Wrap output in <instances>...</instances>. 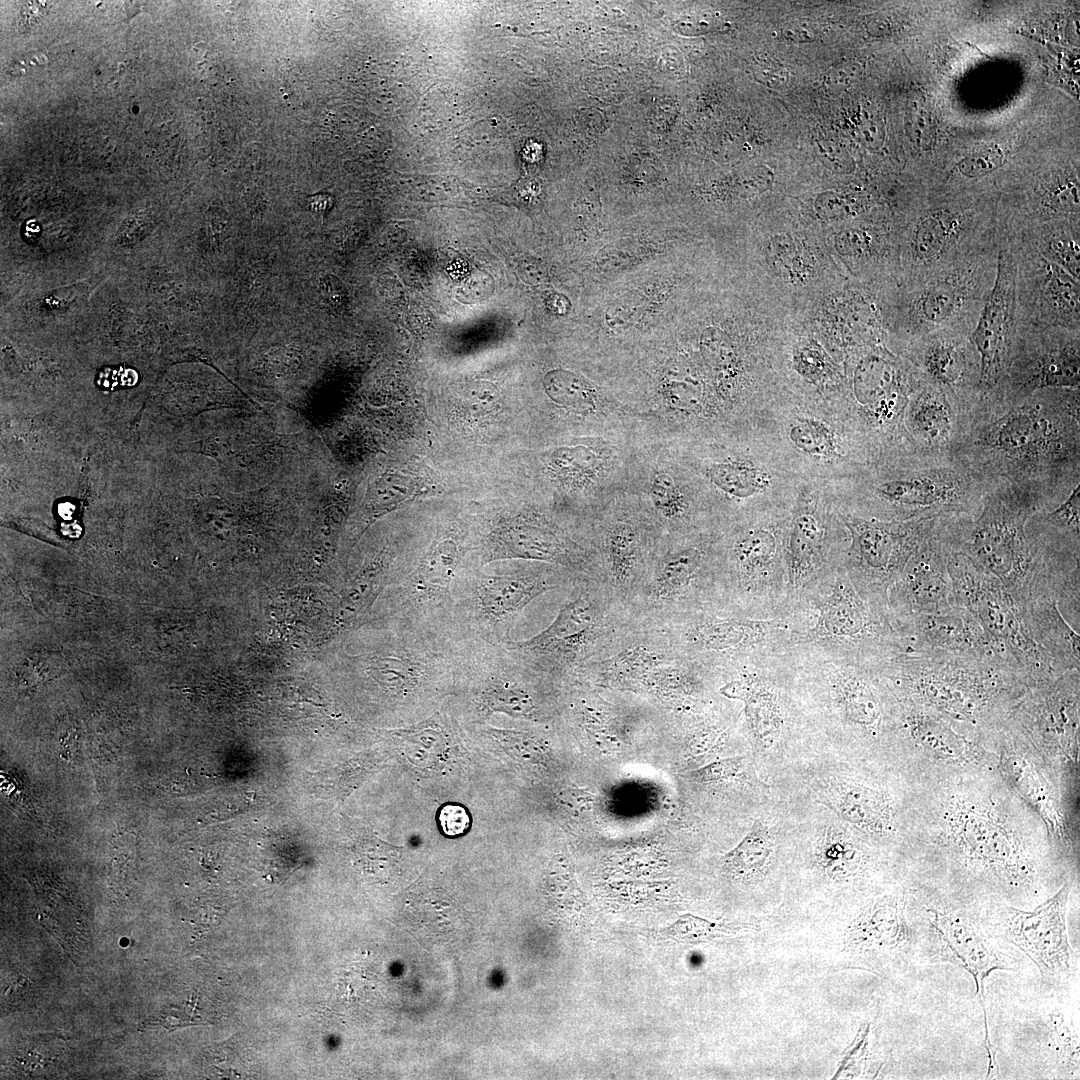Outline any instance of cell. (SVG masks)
Wrapping results in <instances>:
<instances>
[{
  "mask_svg": "<svg viewBox=\"0 0 1080 1080\" xmlns=\"http://www.w3.org/2000/svg\"><path fill=\"white\" fill-rule=\"evenodd\" d=\"M951 454L982 481H1005L1053 509L1080 484V389L976 399Z\"/></svg>",
  "mask_w": 1080,
  "mask_h": 1080,
  "instance_id": "obj_1",
  "label": "cell"
},
{
  "mask_svg": "<svg viewBox=\"0 0 1080 1080\" xmlns=\"http://www.w3.org/2000/svg\"><path fill=\"white\" fill-rule=\"evenodd\" d=\"M1038 496L1005 481L985 490L976 516L951 526L952 551L980 564L1010 592L1021 612L1038 600L1055 601L1079 623L1080 551L1040 530L1030 517L1049 511Z\"/></svg>",
  "mask_w": 1080,
  "mask_h": 1080,
  "instance_id": "obj_2",
  "label": "cell"
},
{
  "mask_svg": "<svg viewBox=\"0 0 1080 1080\" xmlns=\"http://www.w3.org/2000/svg\"><path fill=\"white\" fill-rule=\"evenodd\" d=\"M937 837L949 884L974 897L993 896L1032 909L1048 897V856L1019 836L992 799L954 793L943 806Z\"/></svg>",
  "mask_w": 1080,
  "mask_h": 1080,
  "instance_id": "obj_3",
  "label": "cell"
},
{
  "mask_svg": "<svg viewBox=\"0 0 1080 1080\" xmlns=\"http://www.w3.org/2000/svg\"><path fill=\"white\" fill-rule=\"evenodd\" d=\"M880 666L902 703L937 712L971 737L1000 729L1035 685L1011 657L1000 653L905 651Z\"/></svg>",
  "mask_w": 1080,
  "mask_h": 1080,
  "instance_id": "obj_4",
  "label": "cell"
},
{
  "mask_svg": "<svg viewBox=\"0 0 1080 1080\" xmlns=\"http://www.w3.org/2000/svg\"><path fill=\"white\" fill-rule=\"evenodd\" d=\"M906 911L916 945V965L948 963L968 972L984 1014L985 1045L992 1051L985 981L996 970L1020 972L1024 955L984 927L973 896L951 886L922 884L906 891Z\"/></svg>",
  "mask_w": 1080,
  "mask_h": 1080,
  "instance_id": "obj_5",
  "label": "cell"
},
{
  "mask_svg": "<svg viewBox=\"0 0 1080 1080\" xmlns=\"http://www.w3.org/2000/svg\"><path fill=\"white\" fill-rule=\"evenodd\" d=\"M864 517L906 521L976 516L989 483L954 457L912 458L861 473Z\"/></svg>",
  "mask_w": 1080,
  "mask_h": 1080,
  "instance_id": "obj_6",
  "label": "cell"
},
{
  "mask_svg": "<svg viewBox=\"0 0 1080 1080\" xmlns=\"http://www.w3.org/2000/svg\"><path fill=\"white\" fill-rule=\"evenodd\" d=\"M993 1027L1005 1047L1044 1078L1079 1079L1078 984L1040 983L1008 999Z\"/></svg>",
  "mask_w": 1080,
  "mask_h": 1080,
  "instance_id": "obj_7",
  "label": "cell"
},
{
  "mask_svg": "<svg viewBox=\"0 0 1080 1080\" xmlns=\"http://www.w3.org/2000/svg\"><path fill=\"white\" fill-rule=\"evenodd\" d=\"M547 676L506 643L458 640L452 695L470 723L494 713L538 720L546 715L542 691Z\"/></svg>",
  "mask_w": 1080,
  "mask_h": 1080,
  "instance_id": "obj_8",
  "label": "cell"
},
{
  "mask_svg": "<svg viewBox=\"0 0 1080 1080\" xmlns=\"http://www.w3.org/2000/svg\"><path fill=\"white\" fill-rule=\"evenodd\" d=\"M469 565L455 585L448 631L455 640L490 644L511 641L522 610L541 594L557 589L563 577L555 569H523L489 573Z\"/></svg>",
  "mask_w": 1080,
  "mask_h": 1080,
  "instance_id": "obj_9",
  "label": "cell"
},
{
  "mask_svg": "<svg viewBox=\"0 0 1080 1080\" xmlns=\"http://www.w3.org/2000/svg\"><path fill=\"white\" fill-rule=\"evenodd\" d=\"M997 250L970 255L904 286L900 329L905 344L940 331L972 332L993 286Z\"/></svg>",
  "mask_w": 1080,
  "mask_h": 1080,
  "instance_id": "obj_10",
  "label": "cell"
},
{
  "mask_svg": "<svg viewBox=\"0 0 1080 1080\" xmlns=\"http://www.w3.org/2000/svg\"><path fill=\"white\" fill-rule=\"evenodd\" d=\"M1072 880L1032 909H1022L993 897H974L986 930L1018 949L1040 973L1041 982L1055 987L1079 984V953L1068 937L1067 912Z\"/></svg>",
  "mask_w": 1080,
  "mask_h": 1080,
  "instance_id": "obj_11",
  "label": "cell"
},
{
  "mask_svg": "<svg viewBox=\"0 0 1080 1080\" xmlns=\"http://www.w3.org/2000/svg\"><path fill=\"white\" fill-rule=\"evenodd\" d=\"M948 571L955 604L978 620L1034 684L1059 676L1031 637L1019 606L999 579L959 551L951 550Z\"/></svg>",
  "mask_w": 1080,
  "mask_h": 1080,
  "instance_id": "obj_12",
  "label": "cell"
},
{
  "mask_svg": "<svg viewBox=\"0 0 1080 1080\" xmlns=\"http://www.w3.org/2000/svg\"><path fill=\"white\" fill-rule=\"evenodd\" d=\"M466 532L450 523L437 533L426 552L398 580L393 591V617L415 627L449 635L455 585L469 566L464 563Z\"/></svg>",
  "mask_w": 1080,
  "mask_h": 1080,
  "instance_id": "obj_13",
  "label": "cell"
},
{
  "mask_svg": "<svg viewBox=\"0 0 1080 1080\" xmlns=\"http://www.w3.org/2000/svg\"><path fill=\"white\" fill-rule=\"evenodd\" d=\"M955 517V516H954ZM952 517L886 521L848 515L851 557L860 594L886 608L887 590L910 558Z\"/></svg>",
  "mask_w": 1080,
  "mask_h": 1080,
  "instance_id": "obj_14",
  "label": "cell"
},
{
  "mask_svg": "<svg viewBox=\"0 0 1080 1080\" xmlns=\"http://www.w3.org/2000/svg\"><path fill=\"white\" fill-rule=\"evenodd\" d=\"M998 246V231L981 225L967 208L938 206L924 211L899 244L904 286L978 252Z\"/></svg>",
  "mask_w": 1080,
  "mask_h": 1080,
  "instance_id": "obj_15",
  "label": "cell"
},
{
  "mask_svg": "<svg viewBox=\"0 0 1080 1080\" xmlns=\"http://www.w3.org/2000/svg\"><path fill=\"white\" fill-rule=\"evenodd\" d=\"M1079 684L1080 673L1072 670L1034 685L1000 730L1074 762L1079 749Z\"/></svg>",
  "mask_w": 1080,
  "mask_h": 1080,
  "instance_id": "obj_16",
  "label": "cell"
},
{
  "mask_svg": "<svg viewBox=\"0 0 1080 1080\" xmlns=\"http://www.w3.org/2000/svg\"><path fill=\"white\" fill-rule=\"evenodd\" d=\"M1015 276L1013 247L999 236L993 286L970 333L979 357L977 399L1003 397L1017 332Z\"/></svg>",
  "mask_w": 1080,
  "mask_h": 1080,
  "instance_id": "obj_17",
  "label": "cell"
},
{
  "mask_svg": "<svg viewBox=\"0 0 1080 1080\" xmlns=\"http://www.w3.org/2000/svg\"><path fill=\"white\" fill-rule=\"evenodd\" d=\"M107 269L72 284L23 294L1 306V333L29 342L77 340L94 290Z\"/></svg>",
  "mask_w": 1080,
  "mask_h": 1080,
  "instance_id": "obj_18",
  "label": "cell"
},
{
  "mask_svg": "<svg viewBox=\"0 0 1080 1080\" xmlns=\"http://www.w3.org/2000/svg\"><path fill=\"white\" fill-rule=\"evenodd\" d=\"M1052 388L1080 389V331L1017 326L1003 397Z\"/></svg>",
  "mask_w": 1080,
  "mask_h": 1080,
  "instance_id": "obj_19",
  "label": "cell"
},
{
  "mask_svg": "<svg viewBox=\"0 0 1080 1080\" xmlns=\"http://www.w3.org/2000/svg\"><path fill=\"white\" fill-rule=\"evenodd\" d=\"M1009 239L1016 263V315L1020 327L1080 331V280L1037 252Z\"/></svg>",
  "mask_w": 1080,
  "mask_h": 1080,
  "instance_id": "obj_20",
  "label": "cell"
},
{
  "mask_svg": "<svg viewBox=\"0 0 1080 1080\" xmlns=\"http://www.w3.org/2000/svg\"><path fill=\"white\" fill-rule=\"evenodd\" d=\"M523 559L575 568L580 548L547 518L534 514L501 516L485 531L477 564Z\"/></svg>",
  "mask_w": 1080,
  "mask_h": 1080,
  "instance_id": "obj_21",
  "label": "cell"
},
{
  "mask_svg": "<svg viewBox=\"0 0 1080 1080\" xmlns=\"http://www.w3.org/2000/svg\"><path fill=\"white\" fill-rule=\"evenodd\" d=\"M903 358L963 408L977 399L979 357L970 334L946 330L923 336L904 345Z\"/></svg>",
  "mask_w": 1080,
  "mask_h": 1080,
  "instance_id": "obj_22",
  "label": "cell"
},
{
  "mask_svg": "<svg viewBox=\"0 0 1080 1080\" xmlns=\"http://www.w3.org/2000/svg\"><path fill=\"white\" fill-rule=\"evenodd\" d=\"M952 518L910 558L892 585L891 615L933 613L956 605L948 571L952 549L947 530Z\"/></svg>",
  "mask_w": 1080,
  "mask_h": 1080,
  "instance_id": "obj_23",
  "label": "cell"
},
{
  "mask_svg": "<svg viewBox=\"0 0 1080 1080\" xmlns=\"http://www.w3.org/2000/svg\"><path fill=\"white\" fill-rule=\"evenodd\" d=\"M891 616L906 651L939 649L955 653H1000L1010 657L961 606L933 613Z\"/></svg>",
  "mask_w": 1080,
  "mask_h": 1080,
  "instance_id": "obj_24",
  "label": "cell"
},
{
  "mask_svg": "<svg viewBox=\"0 0 1080 1080\" xmlns=\"http://www.w3.org/2000/svg\"><path fill=\"white\" fill-rule=\"evenodd\" d=\"M594 614L580 596L567 602L554 621L537 635L506 644L549 675L559 673L576 659L592 638Z\"/></svg>",
  "mask_w": 1080,
  "mask_h": 1080,
  "instance_id": "obj_25",
  "label": "cell"
},
{
  "mask_svg": "<svg viewBox=\"0 0 1080 1080\" xmlns=\"http://www.w3.org/2000/svg\"><path fill=\"white\" fill-rule=\"evenodd\" d=\"M963 409L954 396L921 381L910 397L905 415L906 431L920 455L952 456Z\"/></svg>",
  "mask_w": 1080,
  "mask_h": 1080,
  "instance_id": "obj_26",
  "label": "cell"
},
{
  "mask_svg": "<svg viewBox=\"0 0 1080 1080\" xmlns=\"http://www.w3.org/2000/svg\"><path fill=\"white\" fill-rule=\"evenodd\" d=\"M899 720L909 740L940 762L966 765L983 758V749L972 737L937 712L902 703Z\"/></svg>",
  "mask_w": 1080,
  "mask_h": 1080,
  "instance_id": "obj_27",
  "label": "cell"
},
{
  "mask_svg": "<svg viewBox=\"0 0 1080 1080\" xmlns=\"http://www.w3.org/2000/svg\"><path fill=\"white\" fill-rule=\"evenodd\" d=\"M821 803L860 831L876 836L892 833L894 808L882 790L853 779L829 780L819 790Z\"/></svg>",
  "mask_w": 1080,
  "mask_h": 1080,
  "instance_id": "obj_28",
  "label": "cell"
},
{
  "mask_svg": "<svg viewBox=\"0 0 1080 1080\" xmlns=\"http://www.w3.org/2000/svg\"><path fill=\"white\" fill-rule=\"evenodd\" d=\"M1029 633L1059 674L1080 671L1079 633L1053 600H1038L1022 612Z\"/></svg>",
  "mask_w": 1080,
  "mask_h": 1080,
  "instance_id": "obj_29",
  "label": "cell"
},
{
  "mask_svg": "<svg viewBox=\"0 0 1080 1080\" xmlns=\"http://www.w3.org/2000/svg\"><path fill=\"white\" fill-rule=\"evenodd\" d=\"M867 670L853 669L837 684V697L845 719L857 730L876 735L885 717V702Z\"/></svg>",
  "mask_w": 1080,
  "mask_h": 1080,
  "instance_id": "obj_30",
  "label": "cell"
},
{
  "mask_svg": "<svg viewBox=\"0 0 1080 1080\" xmlns=\"http://www.w3.org/2000/svg\"><path fill=\"white\" fill-rule=\"evenodd\" d=\"M1008 237L1017 240L1080 280L1078 220L1066 219L1057 223H1042L1039 227L1024 229Z\"/></svg>",
  "mask_w": 1080,
  "mask_h": 1080,
  "instance_id": "obj_31",
  "label": "cell"
},
{
  "mask_svg": "<svg viewBox=\"0 0 1080 1080\" xmlns=\"http://www.w3.org/2000/svg\"><path fill=\"white\" fill-rule=\"evenodd\" d=\"M1003 767L1015 789L1038 811L1050 831L1057 838H1064L1063 813L1042 773L1033 763L1013 753L1004 755Z\"/></svg>",
  "mask_w": 1080,
  "mask_h": 1080,
  "instance_id": "obj_32",
  "label": "cell"
},
{
  "mask_svg": "<svg viewBox=\"0 0 1080 1080\" xmlns=\"http://www.w3.org/2000/svg\"><path fill=\"white\" fill-rule=\"evenodd\" d=\"M612 452L599 441H583L556 449L551 456L553 468L572 489L592 486L610 468Z\"/></svg>",
  "mask_w": 1080,
  "mask_h": 1080,
  "instance_id": "obj_33",
  "label": "cell"
},
{
  "mask_svg": "<svg viewBox=\"0 0 1080 1080\" xmlns=\"http://www.w3.org/2000/svg\"><path fill=\"white\" fill-rule=\"evenodd\" d=\"M728 698L739 699L745 705L748 723L756 743L764 750L777 742L782 719L775 697L754 682L733 681L721 689Z\"/></svg>",
  "mask_w": 1080,
  "mask_h": 1080,
  "instance_id": "obj_34",
  "label": "cell"
},
{
  "mask_svg": "<svg viewBox=\"0 0 1080 1080\" xmlns=\"http://www.w3.org/2000/svg\"><path fill=\"white\" fill-rule=\"evenodd\" d=\"M825 541V528L818 513L801 508L794 520L789 540L790 576L793 583L807 578L818 566Z\"/></svg>",
  "mask_w": 1080,
  "mask_h": 1080,
  "instance_id": "obj_35",
  "label": "cell"
},
{
  "mask_svg": "<svg viewBox=\"0 0 1080 1080\" xmlns=\"http://www.w3.org/2000/svg\"><path fill=\"white\" fill-rule=\"evenodd\" d=\"M818 856L828 872L841 880L861 879L871 871L869 854L840 828L830 827L822 835Z\"/></svg>",
  "mask_w": 1080,
  "mask_h": 1080,
  "instance_id": "obj_36",
  "label": "cell"
},
{
  "mask_svg": "<svg viewBox=\"0 0 1080 1080\" xmlns=\"http://www.w3.org/2000/svg\"><path fill=\"white\" fill-rule=\"evenodd\" d=\"M547 396L557 405L583 417L599 415L603 405L597 388L581 375L565 369H554L543 378Z\"/></svg>",
  "mask_w": 1080,
  "mask_h": 1080,
  "instance_id": "obj_37",
  "label": "cell"
},
{
  "mask_svg": "<svg viewBox=\"0 0 1080 1080\" xmlns=\"http://www.w3.org/2000/svg\"><path fill=\"white\" fill-rule=\"evenodd\" d=\"M773 836L768 825L756 821L746 836L723 855L724 871L739 879L762 873L773 851Z\"/></svg>",
  "mask_w": 1080,
  "mask_h": 1080,
  "instance_id": "obj_38",
  "label": "cell"
},
{
  "mask_svg": "<svg viewBox=\"0 0 1080 1080\" xmlns=\"http://www.w3.org/2000/svg\"><path fill=\"white\" fill-rule=\"evenodd\" d=\"M707 474L718 490L739 499L762 492L771 482L766 471L745 461L713 462L708 467Z\"/></svg>",
  "mask_w": 1080,
  "mask_h": 1080,
  "instance_id": "obj_39",
  "label": "cell"
},
{
  "mask_svg": "<svg viewBox=\"0 0 1080 1080\" xmlns=\"http://www.w3.org/2000/svg\"><path fill=\"white\" fill-rule=\"evenodd\" d=\"M606 558L615 582L621 586L632 580L640 559V541L627 523L613 526L606 537Z\"/></svg>",
  "mask_w": 1080,
  "mask_h": 1080,
  "instance_id": "obj_40",
  "label": "cell"
},
{
  "mask_svg": "<svg viewBox=\"0 0 1080 1080\" xmlns=\"http://www.w3.org/2000/svg\"><path fill=\"white\" fill-rule=\"evenodd\" d=\"M789 438L802 453L819 459H838L840 443L834 430L813 417L797 418L789 428Z\"/></svg>",
  "mask_w": 1080,
  "mask_h": 1080,
  "instance_id": "obj_41",
  "label": "cell"
},
{
  "mask_svg": "<svg viewBox=\"0 0 1080 1080\" xmlns=\"http://www.w3.org/2000/svg\"><path fill=\"white\" fill-rule=\"evenodd\" d=\"M701 559V552L693 547L668 554L663 559L655 579L654 595L669 598L679 593L690 583Z\"/></svg>",
  "mask_w": 1080,
  "mask_h": 1080,
  "instance_id": "obj_42",
  "label": "cell"
},
{
  "mask_svg": "<svg viewBox=\"0 0 1080 1080\" xmlns=\"http://www.w3.org/2000/svg\"><path fill=\"white\" fill-rule=\"evenodd\" d=\"M776 548L775 537L769 531L758 529L749 532L734 548L740 572L748 578L761 574L774 559Z\"/></svg>",
  "mask_w": 1080,
  "mask_h": 1080,
  "instance_id": "obj_43",
  "label": "cell"
},
{
  "mask_svg": "<svg viewBox=\"0 0 1080 1080\" xmlns=\"http://www.w3.org/2000/svg\"><path fill=\"white\" fill-rule=\"evenodd\" d=\"M648 495L655 511L666 520H678L687 510L680 484L667 471H657L652 475Z\"/></svg>",
  "mask_w": 1080,
  "mask_h": 1080,
  "instance_id": "obj_44",
  "label": "cell"
},
{
  "mask_svg": "<svg viewBox=\"0 0 1080 1080\" xmlns=\"http://www.w3.org/2000/svg\"><path fill=\"white\" fill-rule=\"evenodd\" d=\"M1036 515L1054 530L1080 539V484L1056 507Z\"/></svg>",
  "mask_w": 1080,
  "mask_h": 1080,
  "instance_id": "obj_45",
  "label": "cell"
},
{
  "mask_svg": "<svg viewBox=\"0 0 1080 1080\" xmlns=\"http://www.w3.org/2000/svg\"><path fill=\"white\" fill-rule=\"evenodd\" d=\"M748 768L746 756H735L712 762L687 773L686 777L697 783H722L738 780Z\"/></svg>",
  "mask_w": 1080,
  "mask_h": 1080,
  "instance_id": "obj_46",
  "label": "cell"
},
{
  "mask_svg": "<svg viewBox=\"0 0 1080 1080\" xmlns=\"http://www.w3.org/2000/svg\"><path fill=\"white\" fill-rule=\"evenodd\" d=\"M723 927L691 914L681 916L664 934L681 942L697 943L720 936Z\"/></svg>",
  "mask_w": 1080,
  "mask_h": 1080,
  "instance_id": "obj_47",
  "label": "cell"
},
{
  "mask_svg": "<svg viewBox=\"0 0 1080 1080\" xmlns=\"http://www.w3.org/2000/svg\"><path fill=\"white\" fill-rule=\"evenodd\" d=\"M1003 163L1002 152L996 147H987L963 158L958 164V171L967 180H980L996 172Z\"/></svg>",
  "mask_w": 1080,
  "mask_h": 1080,
  "instance_id": "obj_48",
  "label": "cell"
},
{
  "mask_svg": "<svg viewBox=\"0 0 1080 1080\" xmlns=\"http://www.w3.org/2000/svg\"><path fill=\"white\" fill-rule=\"evenodd\" d=\"M843 251L855 257L877 256L886 244L877 232L866 228H853L842 234Z\"/></svg>",
  "mask_w": 1080,
  "mask_h": 1080,
  "instance_id": "obj_49",
  "label": "cell"
},
{
  "mask_svg": "<svg viewBox=\"0 0 1080 1080\" xmlns=\"http://www.w3.org/2000/svg\"><path fill=\"white\" fill-rule=\"evenodd\" d=\"M908 128L911 138L919 146H929L934 139L935 125L932 113L925 102L915 99L909 111Z\"/></svg>",
  "mask_w": 1080,
  "mask_h": 1080,
  "instance_id": "obj_50",
  "label": "cell"
},
{
  "mask_svg": "<svg viewBox=\"0 0 1080 1080\" xmlns=\"http://www.w3.org/2000/svg\"><path fill=\"white\" fill-rule=\"evenodd\" d=\"M437 819L441 831L449 837L461 836L470 828V815L467 809L459 804L444 805L439 810Z\"/></svg>",
  "mask_w": 1080,
  "mask_h": 1080,
  "instance_id": "obj_51",
  "label": "cell"
},
{
  "mask_svg": "<svg viewBox=\"0 0 1080 1080\" xmlns=\"http://www.w3.org/2000/svg\"><path fill=\"white\" fill-rule=\"evenodd\" d=\"M748 629V626L741 623L718 625L708 632L707 639L714 646H731L746 638Z\"/></svg>",
  "mask_w": 1080,
  "mask_h": 1080,
  "instance_id": "obj_52",
  "label": "cell"
},
{
  "mask_svg": "<svg viewBox=\"0 0 1080 1080\" xmlns=\"http://www.w3.org/2000/svg\"><path fill=\"white\" fill-rule=\"evenodd\" d=\"M47 14V3L43 1L23 2L16 15V24L20 31L36 27Z\"/></svg>",
  "mask_w": 1080,
  "mask_h": 1080,
  "instance_id": "obj_53",
  "label": "cell"
},
{
  "mask_svg": "<svg viewBox=\"0 0 1080 1080\" xmlns=\"http://www.w3.org/2000/svg\"><path fill=\"white\" fill-rule=\"evenodd\" d=\"M816 147L818 148V155L825 165L831 169L844 170L848 168L850 161L847 154L836 141L832 139L818 140Z\"/></svg>",
  "mask_w": 1080,
  "mask_h": 1080,
  "instance_id": "obj_54",
  "label": "cell"
},
{
  "mask_svg": "<svg viewBox=\"0 0 1080 1080\" xmlns=\"http://www.w3.org/2000/svg\"><path fill=\"white\" fill-rule=\"evenodd\" d=\"M753 74L757 80L771 87H779L788 79L787 71L770 60H759L754 66Z\"/></svg>",
  "mask_w": 1080,
  "mask_h": 1080,
  "instance_id": "obj_55",
  "label": "cell"
},
{
  "mask_svg": "<svg viewBox=\"0 0 1080 1080\" xmlns=\"http://www.w3.org/2000/svg\"><path fill=\"white\" fill-rule=\"evenodd\" d=\"M783 35L794 42H809L815 38L814 31L802 22H791L784 26Z\"/></svg>",
  "mask_w": 1080,
  "mask_h": 1080,
  "instance_id": "obj_56",
  "label": "cell"
}]
</instances>
